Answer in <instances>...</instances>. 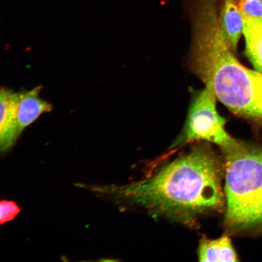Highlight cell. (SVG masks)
<instances>
[{"mask_svg":"<svg viewBox=\"0 0 262 262\" xmlns=\"http://www.w3.org/2000/svg\"><path fill=\"white\" fill-rule=\"evenodd\" d=\"M224 173L221 158L209 144L203 143L147 179L102 191L155 214L187 222L203 212L223 208Z\"/></svg>","mask_w":262,"mask_h":262,"instance_id":"1","label":"cell"},{"mask_svg":"<svg viewBox=\"0 0 262 262\" xmlns=\"http://www.w3.org/2000/svg\"><path fill=\"white\" fill-rule=\"evenodd\" d=\"M233 52L222 33L215 8L209 9L201 33L196 72L229 110L262 124V72L243 66Z\"/></svg>","mask_w":262,"mask_h":262,"instance_id":"2","label":"cell"},{"mask_svg":"<svg viewBox=\"0 0 262 262\" xmlns=\"http://www.w3.org/2000/svg\"><path fill=\"white\" fill-rule=\"evenodd\" d=\"M224 156L225 223L233 232L262 229V147L235 140Z\"/></svg>","mask_w":262,"mask_h":262,"instance_id":"3","label":"cell"},{"mask_svg":"<svg viewBox=\"0 0 262 262\" xmlns=\"http://www.w3.org/2000/svg\"><path fill=\"white\" fill-rule=\"evenodd\" d=\"M216 99L206 86L195 95L182 132L173 146L202 140L223 148L235 141L225 130L226 120L218 113Z\"/></svg>","mask_w":262,"mask_h":262,"instance_id":"4","label":"cell"},{"mask_svg":"<svg viewBox=\"0 0 262 262\" xmlns=\"http://www.w3.org/2000/svg\"><path fill=\"white\" fill-rule=\"evenodd\" d=\"M19 92L1 88L0 92V149L9 150L20 136L17 120Z\"/></svg>","mask_w":262,"mask_h":262,"instance_id":"5","label":"cell"},{"mask_svg":"<svg viewBox=\"0 0 262 262\" xmlns=\"http://www.w3.org/2000/svg\"><path fill=\"white\" fill-rule=\"evenodd\" d=\"M42 88L38 85L32 90L19 92L17 105V120L19 135L27 126L44 113L50 112L52 105L39 98Z\"/></svg>","mask_w":262,"mask_h":262,"instance_id":"6","label":"cell"},{"mask_svg":"<svg viewBox=\"0 0 262 262\" xmlns=\"http://www.w3.org/2000/svg\"><path fill=\"white\" fill-rule=\"evenodd\" d=\"M219 22L228 45L233 52L236 51L243 29V18L238 0H224Z\"/></svg>","mask_w":262,"mask_h":262,"instance_id":"7","label":"cell"},{"mask_svg":"<svg viewBox=\"0 0 262 262\" xmlns=\"http://www.w3.org/2000/svg\"><path fill=\"white\" fill-rule=\"evenodd\" d=\"M201 262H236V253L229 237L224 235L214 240L202 239L198 250Z\"/></svg>","mask_w":262,"mask_h":262,"instance_id":"8","label":"cell"},{"mask_svg":"<svg viewBox=\"0 0 262 262\" xmlns=\"http://www.w3.org/2000/svg\"><path fill=\"white\" fill-rule=\"evenodd\" d=\"M243 33L247 56L254 66L262 72V19L244 18Z\"/></svg>","mask_w":262,"mask_h":262,"instance_id":"9","label":"cell"},{"mask_svg":"<svg viewBox=\"0 0 262 262\" xmlns=\"http://www.w3.org/2000/svg\"><path fill=\"white\" fill-rule=\"evenodd\" d=\"M243 18L262 19V0H238Z\"/></svg>","mask_w":262,"mask_h":262,"instance_id":"10","label":"cell"},{"mask_svg":"<svg viewBox=\"0 0 262 262\" xmlns=\"http://www.w3.org/2000/svg\"><path fill=\"white\" fill-rule=\"evenodd\" d=\"M20 211L16 203L11 200H2L0 202V223L1 225L13 220Z\"/></svg>","mask_w":262,"mask_h":262,"instance_id":"11","label":"cell"}]
</instances>
